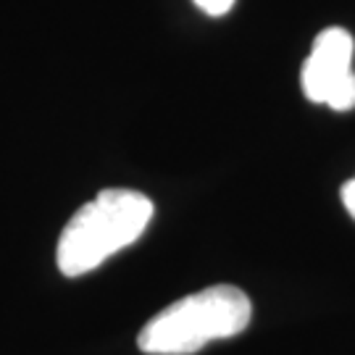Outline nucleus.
I'll return each instance as SVG.
<instances>
[{"instance_id": "obj_1", "label": "nucleus", "mask_w": 355, "mask_h": 355, "mask_svg": "<svg viewBox=\"0 0 355 355\" xmlns=\"http://www.w3.org/2000/svg\"><path fill=\"white\" fill-rule=\"evenodd\" d=\"M153 200L135 190H103L64 227L55 261L66 277H85L140 240L153 218Z\"/></svg>"}, {"instance_id": "obj_2", "label": "nucleus", "mask_w": 355, "mask_h": 355, "mask_svg": "<svg viewBox=\"0 0 355 355\" xmlns=\"http://www.w3.org/2000/svg\"><path fill=\"white\" fill-rule=\"evenodd\" d=\"M250 318L253 303L240 287L214 284L153 316L137 334V347L148 355H192L208 343L237 337Z\"/></svg>"}, {"instance_id": "obj_3", "label": "nucleus", "mask_w": 355, "mask_h": 355, "mask_svg": "<svg viewBox=\"0 0 355 355\" xmlns=\"http://www.w3.org/2000/svg\"><path fill=\"white\" fill-rule=\"evenodd\" d=\"M353 35L343 26L324 29L300 71L305 98L324 103L334 111H350L355 105V74H353Z\"/></svg>"}, {"instance_id": "obj_4", "label": "nucleus", "mask_w": 355, "mask_h": 355, "mask_svg": "<svg viewBox=\"0 0 355 355\" xmlns=\"http://www.w3.org/2000/svg\"><path fill=\"white\" fill-rule=\"evenodd\" d=\"M195 6L208 16H224V13L232 11L234 0H195Z\"/></svg>"}, {"instance_id": "obj_5", "label": "nucleus", "mask_w": 355, "mask_h": 355, "mask_svg": "<svg viewBox=\"0 0 355 355\" xmlns=\"http://www.w3.org/2000/svg\"><path fill=\"white\" fill-rule=\"evenodd\" d=\"M343 203H345V208H347V214L355 218V177L343 184Z\"/></svg>"}]
</instances>
